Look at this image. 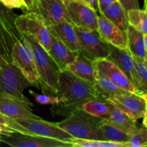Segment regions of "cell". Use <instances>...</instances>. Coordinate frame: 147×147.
<instances>
[{
	"label": "cell",
	"mask_w": 147,
	"mask_h": 147,
	"mask_svg": "<svg viewBox=\"0 0 147 147\" xmlns=\"http://www.w3.org/2000/svg\"><path fill=\"white\" fill-rule=\"evenodd\" d=\"M107 102L109 109V115L107 119H104L108 123L129 135L133 134L139 129L136 125V121L131 119L130 116H128L126 113L116 107L113 103L108 100Z\"/></svg>",
	"instance_id": "18"
},
{
	"label": "cell",
	"mask_w": 147,
	"mask_h": 147,
	"mask_svg": "<svg viewBox=\"0 0 147 147\" xmlns=\"http://www.w3.org/2000/svg\"><path fill=\"white\" fill-rule=\"evenodd\" d=\"M5 7L9 9H21L24 12H27V7L23 0H0Z\"/></svg>",
	"instance_id": "34"
},
{
	"label": "cell",
	"mask_w": 147,
	"mask_h": 147,
	"mask_svg": "<svg viewBox=\"0 0 147 147\" xmlns=\"http://www.w3.org/2000/svg\"><path fill=\"white\" fill-rule=\"evenodd\" d=\"M0 142L12 147H73L69 142L17 132L10 136H3Z\"/></svg>",
	"instance_id": "10"
},
{
	"label": "cell",
	"mask_w": 147,
	"mask_h": 147,
	"mask_svg": "<svg viewBox=\"0 0 147 147\" xmlns=\"http://www.w3.org/2000/svg\"><path fill=\"white\" fill-rule=\"evenodd\" d=\"M73 27L78 39L80 55L91 61L109 57L108 43L100 37L98 31Z\"/></svg>",
	"instance_id": "7"
},
{
	"label": "cell",
	"mask_w": 147,
	"mask_h": 147,
	"mask_svg": "<svg viewBox=\"0 0 147 147\" xmlns=\"http://www.w3.org/2000/svg\"><path fill=\"white\" fill-rule=\"evenodd\" d=\"M93 64L96 71L109 78L113 83H116L123 90L129 93L139 95V96L146 95L142 94L140 92L138 91L137 89L132 85L126 75L122 72V70L111 60L108 57L93 60Z\"/></svg>",
	"instance_id": "14"
},
{
	"label": "cell",
	"mask_w": 147,
	"mask_h": 147,
	"mask_svg": "<svg viewBox=\"0 0 147 147\" xmlns=\"http://www.w3.org/2000/svg\"><path fill=\"white\" fill-rule=\"evenodd\" d=\"M32 86L12 62L0 56V92L11 95L32 106L24 95V89Z\"/></svg>",
	"instance_id": "4"
},
{
	"label": "cell",
	"mask_w": 147,
	"mask_h": 147,
	"mask_svg": "<svg viewBox=\"0 0 147 147\" xmlns=\"http://www.w3.org/2000/svg\"><path fill=\"white\" fill-rule=\"evenodd\" d=\"M144 1H145V4H146V0H144Z\"/></svg>",
	"instance_id": "41"
},
{
	"label": "cell",
	"mask_w": 147,
	"mask_h": 147,
	"mask_svg": "<svg viewBox=\"0 0 147 147\" xmlns=\"http://www.w3.org/2000/svg\"><path fill=\"white\" fill-rule=\"evenodd\" d=\"M14 27L19 34H25L35 39L47 52L50 50L52 34L44 20L40 14L34 12H25L17 16Z\"/></svg>",
	"instance_id": "5"
},
{
	"label": "cell",
	"mask_w": 147,
	"mask_h": 147,
	"mask_svg": "<svg viewBox=\"0 0 147 147\" xmlns=\"http://www.w3.org/2000/svg\"><path fill=\"white\" fill-rule=\"evenodd\" d=\"M27 7V12H34L38 14L39 0H23Z\"/></svg>",
	"instance_id": "36"
},
{
	"label": "cell",
	"mask_w": 147,
	"mask_h": 147,
	"mask_svg": "<svg viewBox=\"0 0 147 147\" xmlns=\"http://www.w3.org/2000/svg\"><path fill=\"white\" fill-rule=\"evenodd\" d=\"M30 44L34 54L36 67L38 73V84L45 94L57 96V81L60 71L45 49L30 35L20 34Z\"/></svg>",
	"instance_id": "2"
},
{
	"label": "cell",
	"mask_w": 147,
	"mask_h": 147,
	"mask_svg": "<svg viewBox=\"0 0 147 147\" xmlns=\"http://www.w3.org/2000/svg\"><path fill=\"white\" fill-rule=\"evenodd\" d=\"M129 25L134 27L142 34H147L146 9H131L126 12Z\"/></svg>",
	"instance_id": "27"
},
{
	"label": "cell",
	"mask_w": 147,
	"mask_h": 147,
	"mask_svg": "<svg viewBox=\"0 0 147 147\" xmlns=\"http://www.w3.org/2000/svg\"><path fill=\"white\" fill-rule=\"evenodd\" d=\"M95 84L100 92L103 98L106 100V98L110 96L121 94H127L129 92L123 90L118 85L113 83L111 80L103 76L101 73L96 71V78H95Z\"/></svg>",
	"instance_id": "24"
},
{
	"label": "cell",
	"mask_w": 147,
	"mask_h": 147,
	"mask_svg": "<svg viewBox=\"0 0 147 147\" xmlns=\"http://www.w3.org/2000/svg\"><path fill=\"white\" fill-rule=\"evenodd\" d=\"M75 1H83V2L86 3V4H88L90 6V0H75Z\"/></svg>",
	"instance_id": "40"
},
{
	"label": "cell",
	"mask_w": 147,
	"mask_h": 147,
	"mask_svg": "<svg viewBox=\"0 0 147 147\" xmlns=\"http://www.w3.org/2000/svg\"><path fill=\"white\" fill-rule=\"evenodd\" d=\"M30 93L33 96L36 102L42 105H55L64 103L65 99L61 96H50L47 94H39L34 91L30 90Z\"/></svg>",
	"instance_id": "32"
},
{
	"label": "cell",
	"mask_w": 147,
	"mask_h": 147,
	"mask_svg": "<svg viewBox=\"0 0 147 147\" xmlns=\"http://www.w3.org/2000/svg\"><path fill=\"white\" fill-rule=\"evenodd\" d=\"M104 119L91 116L82 110L74 109L63 121L55 123L73 137L83 139L106 140L100 129Z\"/></svg>",
	"instance_id": "3"
},
{
	"label": "cell",
	"mask_w": 147,
	"mask_h": 147,
	"mask_svg": "<svg viewBox=\"0 0 147 147\" xmlns=\"http://www.w3.org/2000/svg\"><path fill=\"white\" fill-rule=\"evenodd\" d=\"M108 45H109V55L108 58L111 60L122 70V72L126 75L132 85L137 89L138 91L140 92L142 94H146L141 91L140 85H139L137 72H136V64L129 50L127 49L116 47L109 43H108Z\"/></svg>",
	"instance_id": "12"
},
{
	"label": "cell",
	"mask_w": 147,
	"mask_h": 147,
	"mask_svg": "<svg viewBox=\"0 0 147 147\" xmlns=\"http://www.w3.org/2000/svg\"><path fill=\"white\" fill-rule=\"evenodd\" d=\"M11 60L32 86L38 84L39 76L33 51L27 40L21 36L20 39L14 43L11 50Z\"/></svg>",
	"instance_id": "6"
},
{
	"label": "cell",
	"mask_w": 147,
	"mask_h": 147,
	"mask_svg": "<svg viewBox=\"0 0 147 147\" xmlns=\"http://www.w3.org/2000/svg\"><path fill=\"white\" fill-rule=\"evenodd\" d=\"M30 105L11 95L0 92V113L14 120L41 119L34 114Z\"/></svg>",
	"instance_id": "13"
},
{
	"label": "cell",
	"mask_w": 147,
	"mask_h": 147,
	"mask_svg": "<svg viewBox=\"0 0 147 147\" xmlns=\"http://www.w3.org/2000/svg\"><path fill=\"white\" fill-rule=\"evenodd\" d=\"M38 14L44 20L46 25L61 22L71 23L63 0H39Z\"/></svg>",
	"instance_id": "15"
},
{
	"label": "cell",
	"mask_w": 147,
	"mask_h": 147,
	"mask_svg": "<svg viewBox=\"0 0 147 147\" xmlns=\"http://www.w3.org/2000/svg\"><path fill=\"white\" fill-rule=\"evenodd\" d=\"M134 58V57H133ZM136 64V72L140 85L141 91L143 93H146L147 89V65L146 61L134 58Z\"/></svg>",
	"instance_id": "31"
},
{
	"label": "cell",
	"mask_w": 147,
	"mask_h": 147,
	"mask_svg": "<svg viewBox=\"0 0 147 147\" xmlns=\"http://www.w3.org/2000/svg\"><path fill=\"white\" fill-rule=\"evenodd\" d=\"M127 50L134 58L147 62V44L144 43V34L129 25L126 31Z\"/></svg>",
	"instance_id": "20"
},
{
	"label": "cell",
	"mask_w": 147,
	"mask_h": 147,
	"mask_svg": "<svg viewBox=\"0 0 147 147\" xmlns=\"http://www.w3.org/2000/svg\"><path fill=\"white\" fill-rule=\"evenodd\" d=\"M48 54L57 64L60 70H65L67 65L74 60L78 53L70 50L60 40L52 35L51 47Z\"/></svg>",
	"instance_id": "19"
},
{
	"label": "cell",
	"mask_w": 147,
	"mask_h": 147,
	"mask_svg": "<svg viewBox=\"0 0 147 147\" xmlns=\"http://www.w3.org/2000/svg\"><path fill=\"white\" fill-rule=\"evenodd\" d=\"M90 6L98 12V0H90Z\"/></svg>",
	"instance_id": "38"
},
{
	"label": "cell",
	"mask_w": 147,
	"mask_h": 147,
	"mask_svg": "<svg viewBox=\"0 0 147 147\" xmlns=\"http://www.w3.org/2000/svg\"><path fill=\"white\" fill-rule=\"evenodd\" d=\"M126 12L131 9H140L138 0H117Z\"/></svg>",
	"instance_id": "35"
},
{
	"label": "cell",
	"mask_w": 147,
	"mask_h": 147,
	"mask_svg": "<svg viewBox=\"0 0 147 147\" xmlns=\"http://www.w3.org/2000/svg\"><path fill=\"white\" fill-rule=\"evenodd\" d=\"M17 17L15 13L12 11L11 9L5 7L2 3L0 1V20L8 27L9 30L17 34H20L16 30L14 27V21Z\"/></svg>",
	"instance_id": "30"
},
{
	"label": "cell",
	"mask_w": 147,
	"mask_h": 147,
	"mask_svg": "<svg viewBox=\"0 0 147 147\" xmlns=\"http://www.w3.org/2000/svg\"><path fill=\"white\" fill-rule=\"evenodd\" d=\"M117 0H98V12L100 14L109 8L112 4L115 2Z\"/></svg>",
	"instance_id": "37"
},
{
	"label": "cell",
	"mask_w": 147,
	"mask_h": 147,
	"mask_svg": "<svg viewBox=\"0 0 147 147\" xmlns=\"http://www.w3.org/2000/svg\"><path fill=\"white\" fill-rule=\"evenodd\" d=\"M97 31L100 37L109 44L120 48L127 49L126 33L102 14L98 16Z\"/></svg>",
	"instance_id": "16"
},
{
	"label": "cell",
	"mask_w": 147,
	"mask_h": 147,
	"mask_svg": "<svg viewBox=\"0 0 147 147\" xmlns=\"http://www.w3.org/2000/svg\"><path fill=\"white\" fill-rule=\"evenodd\" d=\"M47 28L52 35L60 40L70 50L80 52L78 39L73 24L67 22H61L56 24H48Z\"/></svg>",
	"instance_id": "17"
},
{
	"label": "cell",
	"mask_w": 147,
	"mask_h": 147,
	"mask_svg": "<svg viewBox=\"0 0 147 147\" xmlns=\"http://www.w3.org/2000/svg\"><path fill=\"white\" fill-rule=\"evenodd\" d=\"M66 69L81 79L95 84L96 70L93 61L88 60L80 53L76 55L74 60L67 65Z\"/></svg>",
	"instance_id": "21"
},
{
	"label": "cell",
	"mask_w": 147,
	"mask_h": 147,
	"mask_svg": "<svg viewBox=\"0 0 147 147\" xmlns=\"http://www.w3.org/2000/svg\"><path fill=\"white\" fill-rule=\"evenodd\" d=\"M142 119H143V126L146 128V114H145Z\"/></svg>",
	"instance_id": "39"
},
{
	"label": "cell",
	"mask_w": 147,
	"mask_h": 147,
	"mask_svg": "<svg viewBox=\"0 0 147 147\" xmlns=\"http://www.w3.org/2000/svg\"><path fill=\"white\" fill-rule=\"evenodd\" d=\"M57 96L65 99L63 103L75 106H81L83 103L93 99L104 100L96 84L81 79L67 69L59 72Z\"/></svg>",
	"instance_id": "1"
},
{
	"label": "cell",
	"mask_w": 147,
	"mask_h": 147,
	"mask_svg": "<svg viewBox=\"0 0 147 147\" xmlns=\"http://www.w3.org/2000/svg\"><path fill=\"white\" fill-rule=\"evenodd\" d=\"M102 15L106 17L108 20H110L113 24L120 29L122 32L126 33L129 27L127 15L125 10L121 7L118 1H115L108 9H106Z\"/></svg>",
	"instance_id": "23"
},
{
	"label": "cell",
	"mask_w": 147,
	"mask_h": 147,
	"mask_svg": "<svg viewBox=\"0 0 147 147\" xmlns=\"http://www.w3.org/2000/svg\"><path fill=\"white\" fill-rule=\"evenodd\" d=\"M70 143L74 147H125V143L106 140H93L73 137Z\"/></svg>",
	"instance_id": "28"
},
{
	"label": "cell",
	"mask_w": 147,
	"mask_h": 147,
	"mask_svg": "<svg viewBox=\"0 0 147 147\" xmlns=\"http://www.w3.org/2000/svg\"><path fill=\"white\" fill-rule=\"evenodd\" d=\"M100 129L106 141L126 143L130 138V135L110 124L105 119L100 124Z\"/></svg>",
	"instance_id": "26"
},
{
	"label": "cell",
	"mask_w": 147,
	"mask_h": 147,
	"mask_svg": "<svg viewBox=\"0 0 147 147\" xmlns=\"http://www.w3.org/2000/svg\"><path fill=\"white\" fill-rule=\"evenodd\" d=\"M17 121L32 134L69 142L73 138L67 132L57 126L55 123L46 121L42 119H18Z\"/></svg>",
	"instance_id": "11"
},
{
	"label": "cell",
	"mask_w": 147,
	"mask_h": 147,
	"mask_svg": "<svg viewBox=\"0 0 147 147\" xmlns=\"http://www.w3.org/2000/svg\"><path fill=\"white\" fill-rule=\"evenodd\" d=\"M63 1H65V0H63Z\"/></svg>",
	"instance_id": "42"
},
{
	"label": "cell",
	"mask_w": 147,
	"mask_h": 147,
	"mask_svg": "<svg viewBox=\"0 0 147 147\" xmlns=\"http://www.w3.org/2000/svg\"><path fill=\"white\" fill-rule=\"evenodd\" d=\"M82 110L91 116L107 119L109 115V109L107 100L93 99L84 102L81 105Z\"/></svg>",
	"instance_id": "25"
},
{
	"label": "cell",
	"mask_w": 147,
	"mask_h": 147,
	"mask_svg": "<svg viewBox=\"0 0 147 147\" xmlns=\"http://www.w3.org/2000/svg\"><path fill=\"white\" fill-rule=\"evenodd\" d=\"M20 39V34L14 32L0 20V56L8 61L11 60V50L14 43Z\"/></svg>",
	"instance_id": "22"
},
{
	"label": "cell",
	"mask_w": 147,
	"mask_h": 147,
	"mask_svg": "<svg viewBox=\"0 0 147 147\" xmlns=\"http://www.w3.org/2000/svg\"><path fill=\"white\" fill-rule=\"evenodd\" d=\"M0 124L7 126L17 133L24 134H32L24 126H22L17 120L11 119L1 113H0Z\"/></svg>",
	"instance_id": "33"
},
{
	"label": "cell",
	"mask_w": 147,
	"mask_h": 147,
	"mask_svg": "<svg viewBox=\"0 0 147 147\" xmlns=\"http://www.w3.org/2000/svg\"><path fill=\"white\" fill-rule=\"evenodd\" d=\"M147 130L143 126L139 128L136 131L130 135L128 142L125 143V147H146Z\"/></svg>",
	"instance_id": "29"
},
{
	"label": "cell",
	"mask_w": 147,
	"mask_h": 147,
	"mask_svg": "<svg viewBox=\"0 0 147 147\" xmlns=\"http://www.w3.org/2000/svg\"><path fill=\"white\" fill-rule=\"evenodd\" d=\"M65 5L73 25L93 31H97L98 12L83 1L65 0Z\"/></svg>",
	"instance_id": "8"
},
{
	"label": "cell",
	"mask_w": 147,
	"mask_h": 147,
	"mask_svg": "<svg viewBox=\"0 0 147 147\" xmlns=\"http://www.w3.org/2000/svg\"><path fill=\"white\" fill-rule=\"evenodd\" d=\"M106 100L113 103L136 121L146 114V95L139 96L131 93L114 95L107 97Z\"/></svg>",
	"instance_id": "9"
}]
</instances>
